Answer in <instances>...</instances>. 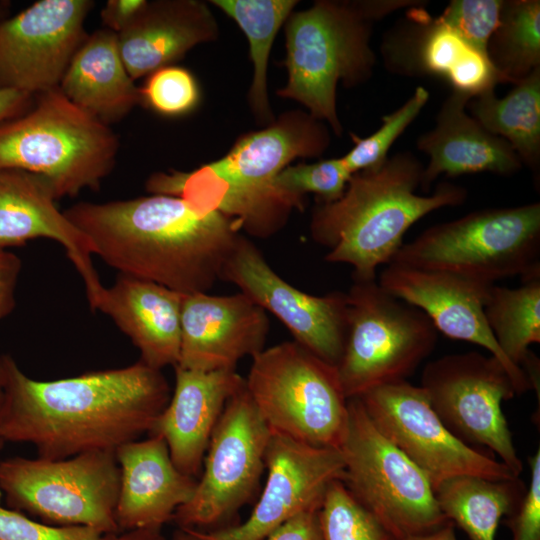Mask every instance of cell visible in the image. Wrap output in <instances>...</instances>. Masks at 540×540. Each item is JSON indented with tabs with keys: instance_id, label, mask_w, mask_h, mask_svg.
<instances>
[{
	"instance_id": "obj_1",
	"label": "cell",
	"mask_w": 540,
	"mask_h": 540,
	"mask_svg": "<svg viewBox=\"0 0 540 540\" xmlns=\"http://www.w3.org/2000/svg\"><path fill=\"white\" fill-rule=\"evenodd\" d=\"M4 442L29 443L38 457L64 459L115 451L150 433L170 399L161 370L141 361L51 381L28 377L0 356Z\"/></svg>"
},
{
	"instance_id": "obj_2",
	"label": "cell",
	"mask_w": 540,
	"mask_h": 540,
	"mask_svg": "<svg viewBox=\"0 0 540 540\" xmlns=\"http://www.w3.org/2000/svg\"><path fill=\"white\" fill-rule=\"evenodd\" d=\"M64 214L119 273L181 294L207 293L241 236L234 219L163 194L79 202Z\"/></svg>"
},
{
	"instance_id": "obj_3",
	"label": "cell",
	"mask_w": 540,
	"mask_h": 540,
	"mask_svg": "<svg viewBox=\"0 0 540 540\" xmlns=\"http://www.w3.org/2000/svg\"><path fill=\"white\" fill-rule=\"evenodd\" d=\"M329 141L322 121L290 112L244 135L219 160L192 172L157 173L153 189L224 214L250 235L265 238L285 224L293 209L304 208V200L277 188L278 174L298 157L323 154Z\"/></svg>"
},
{
	"instance_id": "obj_4",
	"label": "cell",
	"mask_w": 540,
	"mask_h": 540,
	"mask_svg": "<svg viewBox=\"0 0 540 540\" xmlns=\"http://www.w3.org/2000/svg\"><path fill=\"white\" fill-rule=\"evenodd\" d=\"M423 168L413 154L398 153L376 168L353 173L337 200L318 202L310 231L328 248L325 260L352 266L354 279H376L377 268L392 261L415 222L464 203L466 189L447 182L430 196L417 194Z\"/></svg>"
},
{
	"instance_id": "obj_5",
	"label": "cell",
	"mask_w": 540,
	"mask_h": 540,
	"mask_svg": "<svg viewBox=\"0 0 540 540\" xmlns=\"http://www.w3.org/2000/svg\"><path fill=\"white\" fill-rule=\"evenodd\" d=\"M410 1H318L287 19V84L277 94L300 102L309 114L341 135L336 106L339 81L354 86L367 80L375 64L371 26Z\"/></svg>"
},
{
	"instance_id": "obj_6",
	"label": "cell",
	"mask_w": 540,
	"mask_h": 540,
	"mask_svg": "<svg viewBox=\"0 0 540 540\" xmlns=\"http://www.w3.org/2000/svg\"><path fill=\"white\" fill-rule=\"evenodd\" d=\"M119 140L59 88L38 94L24 113L0 122V170L42 176L56 199L98 190L113 170Z\"/></svg>"
},
{
	"instance_id": "obj_7",
	"label": "cell",
	"mask_w": 540,
	"mask_h": 540,
	"mask_svg": "<svg viewBox=\"0 0 540 540\" xmlns=\"http://www.w3.org/2000/svg\"><path fill=\"white\" fill-rule=\"evenodd\" d=\"M391 262L495 284L540 277V203L490 208L431 226Z\"/></svg>"
},
{
	"instance_id": "obj_8",
	"label": "cell",
	"mask_w": 540,
	"mask_h": 540,
	"mask_svg": "<svg viewBox=\"0 0 540 540\" xmlns=\"http://www.w3.org/2000/svg\"><path fill=\"white\" fill-rule=\"evenodd\" d=\"M246 389L273 433L339 449L348 425V398L337 367L287 341L252 357Z\"/></svg>"
},
{
	"instance_id": "obj_9",
	"label": "cell",
	"mask_w": 540,
	"mask_h": 540,
	"mask_svg": "<svg viewBox=\"0 0 540 540\" xmlns=\"http://www.w3.org/2000/svg\"><path fill=\"white\" fill-rule=\"evenodd\" d=\"M347 299L348 331L337 365L346 397L406 381L435 348L438 331L431 320L377 279L353 278Z\"/></svg>"
},
{
	"instance_id": "obj_10",
	"label": "cell",
	"mask_w": 540,
	"mask_h": 540,
	"mask_svg": "<svg viewBox=\"0 0 540 540\" xmlns=\"http://www.w3.org/2000/svg\"><path fill=\"white\" fill-rule=\"evenodd\" d=\"M346 433L339 447L343 483L395 540L426 534L448 519L425 473L373 424L358 398L348 400Z\"/></svg>"
},
{
	"instance_id": "obj_11",
	"label": "cell",
	"mask_w": 540,
	"mask_h": 540,
	"mask_svg": "<svg viewBox=\"0 0 540 540\" xmlns=\"http://www.w3.org/2000/svg\"><path fill=\"white\" fill-rule=\"evenodd\" d=\"M119 487L115 451L0 461V489L8 508L49 525L120 532L115 521Z\"/></svg>"
},
{
	"instance_id": "obj_12",
	"label": "cell",
	"mask_w": 540,
	"mask_h": 540,
	"mask_svg": "<svg viewBox=\"0 0 540 540\" xmlns=\"http://www.w3.org/2000/svg\"><path fill=\"white\" fill-rule=\"evenodd\" d=\"M271 435L244 385L214 428L193 495L174 513L177 527L200 530L231 519L258 489Z\"/></svg>"
},
{
	"instance_id": "obj_13",
	"label": "cell",
	"mask_w": 540,
	"mask_h": 540,
	"mask_svg": "<svg viewBox=\"0 0 540 540\" xmlns=\"http://www.w3.org/2000/svg\"><path fill=\"white\" fill-rule=\"evenodd\" d=\"M420 387L452 434L468 445L488 447L520 476L523 463L501 408L516 392L498 359L477 351L442 356L425 365Z\"/></svg>"
},
{
	"instance_id": "obj_14",
	"label": "cell",
	"mask_w": 540,
	"mask_h": 540,
	"mask_svg": "<svg viewBox=\"0 0 540 540\" xmlns=\"http://www.w3.org/2000/svg\"><path fill=\"white\" fill-rule=\"evenodd\" d=\"M357 398L376 428L425 473L433 490L440 482L460 475L518 478L501 461L452 434L420 386L406 380Z\"/></svg>"
},
{
	"instance_id": "obj_15",
	"label": "cell",
	"mask_w": 540,
	"mask_h": 540,
	"mask_svg": "<svg viewBox=\"0 0 540 540\" xmlns=\"http://www.w3.org/2000/svg\"><path fill=\"white\" fill-rule=\"evenodd\" d=\"M220 279L236 285L241 293L278 318L294 341L337 367L348 331L347 293L315 296L295 288L242 235L226 259Z\"/></svg>"
},
{
	"instance_id": "obj_16",
	"label": "cell",
	"mask_w": 540,
	"mask_h": 540,
	"mask_svg": "<svg viewBox=\"0 0 540 540\" xmlns=\"http://www.w3.org/2000/svg\"><path fill=\"white\" fill-rule=\"evenodd\" d=\"M90 0H41L0 20V90L32 96L59 88L86 38Z\"/></svg>"
},
{
	"instance_id": "obj_17",
	"label": "cell",
	"mask_w": 540,
	"mask_h": 540,
	"mask_svg": "<svg viewBox=\"0 0 540 540\" xmlns=\"http://www.w3.org/2000/svg\"><path fill=\"white\" fill-rule=\"evenodd\" d=\"M267 478L248 518L234 526L202 531V540H264L298 514L318 510L334 480L344 477L337 448L316 447L273 433L266 453Z\"/></svg>"
},
{
	"instance_id": "obj_18",
	"label": "cell",
	"mask_w": 540,
	"mask_h": 540,
	"mask_svg": "<svg viewBox=\"0 0 540 540\" xmlns=\"http://www.w3.org/2000/svg\"><path fill=\"white\" fill-rule=\"evenodd\" d=\"M377 281L389 294L424 312L445 336L488 350L508 372L516 395L532 389L524 371L501 351L487 324L484 307L494 284L395 262L381 271Z\"/></svg>"
},
{
	"instance_id": "obj_19",
	"label": "cell",
	"mask_w": 540,
	"mask_h": 540,
	"mask_svg": "<svg viewBox=\"0 0 540 540\" xmlns=\"http://www.w3.org/2000/svg\"><path fill=\"white\" fill-rule=\"evenodd\" d=\"M266 311L239 292L215 296L184 294L177 365L199 371L235 370L245 356L264 349Z\"/></svg>"
},
{
	"instance_id": "obj_20",
	"label": "cell",
	"mask_w": 540,
	"mask_h": 540,
	"mask_svg": "<svg viewBox=\"0 0 540 540\" xmlns=\"http://www.w3.org/2000/svg\"><path fill=\"white\" fill-rule=\"evenodd\" d=\"M56 200L42 176L18 169L0 170V251L38 238L59 242L81 275L94 311L105 287L91 259L93 244L58 210Z\"/></svg>"
},
{
	"instance_id": "obj_21",
	"label": "cell",
	"mask_w": 540,
	"mask_h": 540,
	"mask_svg": "<svg viewBox=\"0 0 540 540\" xmlns=\"http://www.w3.org/2000/svg\"><path fill=\"white\" fill-rule=\"evenodd\" d=\"M174 369L173 394L149 434L165 441L179 471L197 479L214 428L245 378L236 370Z\"/></svg>"
},
{
	"instance_id": "obj_22",
	"label": "cell",
	"mask_w": 540,
	"mask_h": 540,
	"mask_svg": "<svg viewBox=\"0 0 540 540\" xmlns=\"http://www.w3.org/2000/svg\"><path fill=\"white\" fill-rule=\"evenodd\" d=\"M115 455L120 468L115 509L119 531L163 527L193 495L197 479L177 469L161 437L128 442Z\"/></svg>"
},
{
	"instance_id": "obj_23",
	"label": "cell",
	"mask_w": 540,
	"mask_h": 540,
	"mask_svg": "<svg viewBox=\"0 0 540 540\" xmlns=\"http://www.w3.org/2000/svg\"><path fill=\"white\" fill-rule=\"evenodd\" d=\"M183 295L155 282L119 273L95 307L112 318L140 351V361L161 370L178 363Z\"/></svg>"
},
{
	"instance_id": "obj_24",
	"label": "cell",
	"mask_w": 540,
	"mask_h": 540,
	"mask_svg": "<svg viewBox=\"0 0 540 540\" xmlns=\"http://www.w3.org/2000/svg\"><path fill=\"white\" fill-rule=\"evenodd\" d=\"M469 101L453 91L443 102L434 128L417 141L418 149L429 157L420 185L425 192L441 174L512 175L523 166L507 141L486 131L466 112Z\"/></svg>"
},
{
	"instance_id": "obj_25",
	"label": "cell",
	"mask_w": 540,
	"mask_h": 540,
	"mask_svg": "<svg viewBox=\"0 0 540 540\" xmlns=\"http://www.w3.org/2000/svg\"><path fill=\"white\" fill-rule=\"evenodd\" d=\"M208 6L196 0L146 2L135 19L117 34L124 66L133 80L172 65L197 44L217 36Z\"/></svg>"
},
{
	"instance_id": "obj_26",
	"label": "cell",
	"mask_w": 540,
	"mask_h": 540,
	"mask_svg": "<svg viewBox=\"0 0 540 540\" xmlns=\"http://www.w3.org/2000/svg\"><path fill=\"white\" fill-rule=\"evenodd\" d=\"M59 89L106 125L120 121L140 104V90L124 66L117 34L107 28L86 36L72 57Z\"/></svg>"
},
{
	"instance_id": "obj_27",
	"label": "cell",
	"mask_w": 540,
	"mask_h": 540,
	"mask_svg": "<svg viewBox=\"0 0 540 540\" xmlns=\"http://www.w3.org/2000/svg\"><path fill=\"white\" fill-rule=\"evenodd\" d=\"M525 491L519 477L490 480L460 475L440 482L434 495L445 517L471 540H495L500 520L516 510Z\"/></svg>"
},
{
	"instance_id": "obj_28",
	"label": "cell",
	"mask_w": 540,
	"mask_h": 540,
	"mask_svg": "<svg viewBox=\"0 0 540 540\" xmlns=\"http://www.w3.org/2000/svg\"><path fill=\"white\" fill-rule=\"evenodd\" d=\"M471 116L489 133L503 138L522 165L538 171L540 164V68L514 83L503 98L493 90L472 98Z\"/></svg>"
},
{
	"instance_id": "obj_29",
	"label": "cell",
	"mask_w": 540,
	"mask_h": 540,
	"mask_svg": "<svg viewBox=\"0 0 540 540\" xmlns=\"http://www.w3.org/2000/svg\"><path fill=\"white\" fill-rule=\"evenodd\" d=\"M212 3L231 17L250 45L253 80L249 103L262 123L275 121L267 95V68L275 36L296 5L293 0H215Z\"/></svg>"
},
{
	"instance_id": "obj_30",
	"label": "cell",
	"mask_w": 540,
	"mask_h": 540,
	"mask_svg": "<svg viewBox=\"0 0 540 540\" xmlns=\"http://www.w3.org/2000/svg\"><path fill=\"white\" fill-rule=\"evenodd\" d=\"M487 324L506 358L521 368L540 342V277L517 288L494 284L484 307Z\"/></svg>"
},
{
	"instance_id": "obj_31",
	"label": "cell",
	"mask_w": 540,
	"mask_h": 540,
	"mask_svg": "<svg viewBox=\"0 0 540 540\" xmlns=\"http://www.w3.org/2000/svg\"><path fill=\"white\" fill-rule=\"evenodd\" d=\"M487 53L505 81L512 84L540 68L539 0L503 1Z\"/></svg>"
},
{
	"instance_id": "obj_32",
	"label": "cell",
	"mask_w": 540,
	"mask_h": 540,
	"mask_svg": "<svg viewBox=\"0 0 540 540\" xmlns=\"http://www.w3.org/2000/svg\"><path fill=\"white\" fill-rule=\"evenodd\" d=\"M319 520L323 540H395L350 493L342 480L328 486Z\"/></svg>"
},
{
	"instance_id": "obj_33",
	"label": "cell",
	"mask_w": 540,
	"mask_h": 540,
	"mask_svg": "<svg viewBox=\"0 0 540 540\" xmlns=\"http://www.w3.org/2000/svg\"><path fill=\"white\" fill-rule=\"evenodd\" d=\"M429 99L424 87H417L413 95L397 110L382 117L381 126L366 138L351 134L354 146L342 161L351 174L380 166L397 138L417 118Z\"/></svg>"
},
{
	"instance_id": "obj_34",
	"label": "cell",
	"mask_w": 540,
	"mask_h": 540,
	"mask_svg": "<svg viewBox=\"0 0 540 540\" xmlns=\"http://www.w3.org/2000/svg\"><path fill=\"white\" fill-rule=\"evenodd\" d=\"M140 103L166 117L192 112L200 101V90L193 74L179 66L169 65L147 75L140 88Z\"/></svg>"
},
{
	"instance_id": "obj_35",
	"label": "cell",
	"mask_w": 540,
	"mask_h": 540,
	"mask_svg": "<svg viewBox=\"0 0 540 540\" xmlns=\"http://www.w3.org/2000/svg\"><path fill=\"white\" fill-rule=\"evenodd\" d=\"M351 175L341 157L332 158L287 166L278 174L275 185L302 200L306 194L314 193L318 202H332L344 193Z\"/></svg>"
},
{
	"instance_id": "obj_36",
	"label": "cell",
	"mask_w": 540,
	"mask_h": 540,
	"mask_svg": "<svg viewBox=\"0 0 540 540\" xmlns=\"http://www.w3.org/2000/svg\"><path fill=\"white\" fill-rule=\"evenodd\" d=\"M502 0H453L436 22L450 28L470 47L487 54L500 17Z\"/></svg>"
},
{
	"instance_id": "obj_37",
	"label": "cell",
	"mask_w": 540,
	"mask_h": 540,
	"mask_svg": "<svg viewBox=\"0 0 540 540\" xmlns=\"http://www.w3.org/2000/svg\"><path fill=\"white\" fill-rule=\"evenodd\" d=\"M101 532L86 526H54L35 521L0 504V540H99Z\"/></svg>"
},
{
	"instance_id": "obj_38",
	"label": "cell",
	"mask_w": 540,
	"mask_h": 540,
	"mask_svg": "<svg viewBox=\"0 0 540 540\" xmlns=\"http://www.w3.org/2000/svg\"><path fill=\"white\" fill-rule=\"evenodd\" d=\"M469 48L458 34L434 19L420 47L421 67L427 73L446 77Z\"/></svg>"
},
{
	"instance_id": "obj_39",
	"label": "cell",
	"mask_w": 540,
	"mask_h": 540,
	"mask_svg": "<svg viewBox=\"0 0 540 540\" xmlns=\"http://www.w3.org/2000/svg\"><path fill=\"white\" fill-rule=\"evenodd\" d=\"M453 91L470 99L506 83L489 56L469 48L445 77Z\"/></svg>"
},
{
	"instance_id": "obj_40",
	"label": "cell",
	"mask_w": 540,
	"mask_h": 540,
	"mask_svg": "<svg viewBox=\"0 0 540 540\" xmlns=\"http://www.w3.org/2000/svg\"><path fill=\"white\" fill-rule=\"evenodd\" d=\"M528 461L529 487L509 520L513 540H540V449Z\"/></svg>"
},
{
	"instance_id": "obj_41",
	"label": "cell",
	"mask_w": 540,
	"mask_h": 540,
	"mask_svg": "<svg viewBox=\"0 0 540 540\" xmlns=\"http://www.w3.org/2000/svg\"><path fill=\"white\" fill-rule=\"evenodd\" d=\"M264 540H323L319 509L298 514Z\"/></svg>"
},
{
	"instance_id": "obj_42",
	"label": "cell",
	"mask_w": 540,
	"mask_h": 540,
	"mask_svg": "<svg viewBox=\"0 0 540 540\" xmlns=\"http://www.w3.org/2000/svg\"><path fill=\"white\" fill-rule=\"evenodd\" d=\"M22 262L6 250L0 251V320L8 316L15 307V289Z\"/></svg>"
},
{
	"instance_id": "obj_43",
	"label": "cell",
	"mask_w": 540,
	"mask_h": 540,
	"mask_svg": "<svg viewBox=\"0 0 540 540\" xmlns=\"http://www.w3.org/2000/svg\"><path fill=\"white\" fill-rule=\"evenodd\" d=\"M146 2L145 0H109L100 13L101 20L107 29L118 34L135 19Z\"/></svg>"
},
{
	"instance_id": "obj_44",
	"label": "cell",
	"mask_w": 540,
	"mask_h": 540,
	"mask_svg": "<svg viewBox=\"0 0 540 540\" xmlns=\"http://www.w3.org/2000/svg\"><path fill=\"white\" fill-rule=\"evenodd\" d=\"M34 96L16 90H0V122L18 116L32 105Z\"/></svg>"
},
{
	"instance_id": "obj_45",
	"label": "cell",
	"mask_w": 540,
	"mask_h": 540,
	"mask_svg": "<svg viewBox=\"0 0 540 540\" xmlns=\"http://www.w3.org/2000/svg\"><path fill=\"white\" fill-rule=\"evenodd\" d=\"M99 540H166L162 527H144L102 534Z\"/></svg>"
},
{
	"instance_id": "obj_46",
	"label": "cell",
	"mask_w": 540,
	"mask_h": 540,
	"mask_svg": "<svg viewBox=\"0 0 540 540\" xmlns=\"http://www.w3.org/2000/svg\"><path fill=\"white\" fill-rule=\"evenodd\" d=\"M401 540H457L455 535V524L448 520L443 526L434 531Z\"/></svg>"
},
{
	"instance_id": "obj_47",
	"label": "cell",
	"mask_w": 540,
	"mask_h": 540,
	"mask_svg": "<svg viewBox=\"0 0 540 540\" xmlns=\"http://www.w3.org/2000/svg\"><path fill=\"white\" fill-rule=\"evenodd\" d=\"M171 540H202L194 529L179 528L173 532Z\"/></svg>"
},
{
	"instance_id": "obj_48",
	"label": "cell",
	"mask_w": 540,
	"mask_h": 540,
	"mask_svg": "<svg viewBox=\"0 0 540 540\" xmlns=\"http://www.w3.org/2000/svg\"><path fill=\"white\" fill-rule=\"evenodd\" d=\"M2 406H3V387H2L1 377H0V423H1ZM4 443L5 442L2 439L1 434H0V450L3 447Z\"/></svg>"
},
{
	"instance_id": "obj_49",
	"label": "cell",
	"mask_w": 540,
	"mask_h": 540,
	"mask_svg": "<svg viewBox=\"0 0 540 540\" xmlns=\"http://www.w3.org/2000/svg\"><path fill=\"white\" fill-rule=\"evenodd\" d=\"M2 497H3V494H2V491L0 489V504H1V501H2Z\"/></svg>"
},
{
	"instance_id": "obj_50",
	"label": "cell",
	"mask_w": 540,
	"mask_h": 540,
	"mask_svg": "<svg viewBox=\"0 0 540 540\" xmlns=\"http://www.w3.org/2000/svg\"><path fill=\"white\" fill-rule=\"evenodd\" d=\"M1 19H2V18H1V13H0V20H1Z\"/></svg>"
}]
</instances>
